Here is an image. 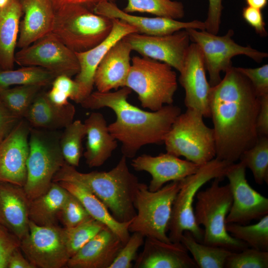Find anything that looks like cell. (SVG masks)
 <instances>
[{"instance_id": "1", "label": "cell", "mask_w": 268, "mask_h": 268, "mask_svg": "<svg viewBox=\"0 0 268 268\" xmlns=\"http://www.w3.org/2000/svg\"><path fill=\"white\" fill-rule=\"evenodd\" d=\"M211 87L210 118L213 125L216 158L235 163L259 137L256 121L260 107L248 79L234 67Z\"/></svg>"}, {"instance_id": "2", "label": "cell", "mask_w": 268, "mask_h": 268, "mask_svg": "<svg viewBox=\"0 0 268 268\" xmlns=\"http://www.w3.org/2000/svg\"><path fill=\"white\" fill-rule=\"evenodd\" d=\"M132 90L127 87L114 91L92 92L81 103L92 110L107 107L115 114L116 120L109 131L121 143V152L127 158H134L143 146L164 143L165 136L181 110L173 104L155 111H145L131 104L128 98Z\"/></svg>"}, {"instance_id": "3", "label": "cell", "mask_w": 268, "mask_h": 268, "mask_svg": "<svg viewBox=\"0 0 268 268\" xmlns=\"http://www.w3.org/2000/svg\"><path fill=\"white\" fill-rule=\"evenodd\" d=\"M76 183L90 192L121 222L131 220L136 215L135 195L141 182L129 170L127 158L122 155L117 164L108 171L82 173L66 162L56 174L53 182Z\"/></svg>"}, {"instance_id": "4", "label": "cell", "mask_w": 268, "mask_h": 268, "mask_svg": "<svg viewBox=\"0 0 268 268\" xmlns=\"http://www.w3.org/2000/svg\"><path fill=\"white\" fill-rule=\"evenodd\" d=\"M223 179L214 178L210 187L197 193L195 219L198 225L204 227L202 243L238 252L249 247L226 230L225 219L232 203V195L228 184L220 185Z\"/></svg>"}, {"instance_id": "5", "label": "cell", "mask_w": 268, "mask_h": 268, "mask_svg": "<svg viewBox=\"0 0 268 268\" xmlns=\"http://www.w3.org/2000/svg\"><path fill=\"white\" fill-rule=\"evenodd\" d=\"M113 19L77 4L55 11L52 33L74 53L87 51L102 42L113 27Z\"/></svg>"}, {"instance_id": "6", "label": "cell", "mask_w": 268, "mask_h": 268, "mask_svg": "<svg viewBox=\"0 0 268 268\" xmlns=\"http://www.w3.org/2000/svg\"><path fill=\"white\" fill-rule=\"evenodd\" d=\"M125 86L137 94L143 108L155 111L173 104L178 88L177 74L165 63L134 56L132 58Z\"/></svg>"}, {"instance_id": "7", "label": "cell", "mask_w": 268, "mask_h": 268, "mask_svg": "<svg viewBox=\"0 0 268 268\" xmlns=\"http://www.w3.org/2000/svg\"><path fill=\"white\" fill-rule=\"evenodd\" d=\"M233 163L216 158L201 165L198 170L182 180L180 189L174 201L168 225V237L173 243L180 242L185 231H189L196 240L202 243L203 229L196 222L194 202L201 187L214 178H224Z\"/></svg>"}, {"instance_id": "8", "label": "cell", "mask_w": 268, "mask_h": 268, "mask_svg": "<svg viewBox=\"0 0 268 268\" xmlns=\"http://www.w3.org/2000/svg\"><path fill=\"white\" fill-rule=\"evenodd\" d=\"M198 111L187 108L173 122L164 140L166 152L200 166L215 157L213 128L204 123Z\"/></svg>"}, {"instance_id": "9", "label": "cell", "mask_w": 268, "mask_h": 268, "mask_svg": "<svg viewBox=\"0 0 268 268\" xmlns=\"http://www.w3.org/2000/svg\"><path fill=\"white\" fill-rule=\"evenodd\" d=\"M181 181H172L156 191H150L147 185L141 183L134 201L136 213L129 226V232L171 242L167 233L173 203Z\"/></svg>"}, {"instance_id": "10", "label": "cell", "mask_w": 268, "mask_h": 268, "mask_svg": "<svg viewBox=\"0 0 268 268\" xmlns=\"http://www.w3.org/2000/svg\"><path fill=\"white\" fill-rule=\"evenodd\" d=\"M59 139L60 136L52 132L31 128L27 177L23 187L30 201L48 190L54 177L66 163Z\"/></svg>"}, {"instance_id": "11", "label": "cell", "mask_w": 268, "mask_h": 268, "mask_svg": "<svg viewBox=\"0 0 268 268\" xmlns=\"http://www.w3.org/2000/svg\"><path fill=\"white\" fill-rule=\"evenodd\" d=\"M190 40L200 48L204 61L206 70L209 75L211 87L218 84L222 78L221 72H225L232 67V59L238 55H244L260 63L268 58V53L261 52L250 46H244L236 43L232 38L234 31L229 29L223 36L194 28L186 29Z\"/></svg>"}, {"instance_id": "12", "label": "cell", "mask_w": 268, "mask_h": 268, "mask_svg": "<svg viewBox=\"0 0 268 268\" xmlns=\"http://www.w3.org/2000/svg\"><path fill=\"white\" fill-rule=\"evenodd\" d=\"M20 249L35 268H61L70 258L65 228L39 226L31 221L29 233L20 241Z\"/></svg>"}, {"instance_id": "13", "label": "cell", "mask_w": 268, "mask_h": 268, "mask_svg": "<svg viewBox=\"0 0 268 268\" xmlns=\"http://www.w3.org/2000/svg\"><path fill=\"white\" fill-rule=\"evenodd\" d=\"M15 63L23 67H42L56 76L65 75L71 77L79 70L75 53L52 32L16 52Z\"/></svg>"}, {"instance_id": "14", "label": "cell", "mask_w": 268, "mask_h": 268, "mask_svg": "<svg viewBox=\"0 0 268 268\" xmlns=\"http://www.w3.org/2000/svg\"><path fill=\"white\" fill-rule=\"evenodd\" d=\"M245 166L233 163L228 168V178L232 203L225 219L226 224H246L268 214V199L254 190L248 183Z\"/></svg>"}, {"instance_id": "15", "label": "cell", "mask_w": 268, "mask_h": 268, "mask_svg": "<svg viewBox=\"0 0 268 268\" xmlns=\"http://www.w3.org/2000/svg\"><path fill=\"white\" fill-rule=\"evenodd\" d=\"M123 38L130 44L132 51L142 57L165 63L179 72L183 67L191 41L186 29L160 36L132 33Z\"/></svg>"}, {"instance_id": "16", "label": "cell", "mask_w": 268, "mask_h": 268, "mask_svg": "<svg viewBox=\"0 0 268 268\" xmlns=\"http://www.w3.org/2000/svg\"><path fill=\"white\" fill-rule=\"evenodd\" d=\"M31 128L25 119L20 120L0 143V182L24 187Z\"/></svg>"}, {"instance_id": "17", "label": "cell", "mask_w": 268, "mask_h": 268, "mask_svg": "<svg viewBox=\"0 0 268 268\" xmlns=\"http://www.w3.org/2000/svg\"><path fill=\"white\" fill-rule=\"evenodd\" d=\"M202 53L195 43L190 44L179 81L184 89V103L187 108L200 112L205 118H210V93L211 86L206 76Z\"/></svg>"}, {"instance_id": "18", "label": "cell", "mask_w": 268, "mask_h": 268, "mask_svg": "<svg viewBox=\"0 0 268 268\" xmlns=\"http://www.w3.org/2000/svg\"><path fill=\"white\" fill-rule=\"evenodd\" d=\"M113 22L111 32L102 42L87 51L75 53L79 66L74 79L78 87L76 103L80 104L92 92L96 69L107 52L125 36L136 33L134 27L122 20L113 19Z\"/></svg>"}, {"instance_id": "19", "label": "cell", "mask_w": 268, "mask_h": 268, "mask_svg": "<svg viewBox=\"0 0 268 268\" xmlns=\"http://www.w3.org/2000/svg\"><path fill=\"white\" fill-rule=\"evenodd\" d=\"M93 10L97 14L122 20L134 27L136 33L146 35H165L188 28L205 30L204 21L194 20L184 22L163 17L134 15L125 12L111 0L99 2Z\"/></svg>"}, {"instance_id": "20", "label": "cell", "mask_w": 268, "mask_h": 268, "mask_svg": "<svg viewBox=\"0 0 268 268\" xmlns=\"http://www.w3.org/2000/svg\"><path fill=\"white\" fill-rule=\"evenodd\" d=\"M131 165L137 171H145L151 176L148 186L156 191L169 182L181 180L195 173L201 166L168 152L157 156L142 154L133 158Z\"/></svg>"}, {"instance_id": "21", "label": "cell", "mask_w": 268, "mask_h": 268, "mask_svg": "<svg viewBox=\"0 0 268 268\" xmlns=\"http://www.w3.org/2000/svg\"><path fill=\"white\" fill-rule=\"evenodd\" d=\"M29 204L23 187L0 182V225L20 241L29 233Z\"/></svg>"}, {"instance_id": "22", "label": "cell", "mask_w": 268, "mask_h": 268, "mask_svg": "<svg viewBox=\"0 0 268 268\" xmlns=\"http://www.w3.org/2000/svg\"><path fill=\"white\" fill-rule=\"evenodd\" d=\"M130 44L123 38L105 54L98 66L94 78L97 91L107 92L125 87L131 67Z\"/></svg>"}, {"instance_id": "23", "label": "cell", "mask_w": 268, "mask_h": 268, "mask_svg": "<svg viewBox=\"0 0 268 268\" xmlns=\"http://www.w3.org/2000/svg\"><path fill=\"white\" fill-rule=\"evenodd\" d=\"M142 252L135 259V268H196L198 266L181 242L167 243L145 237Z\"/></svg>"}, {"instance_id": "24", "label": "cell", "mask_w": 268, "mask_h": 268, "mask_svg": "<svg viewBox=\"0 0 268 268\" xmlns=\"http://www.w3.org/2000/svg\"><path fill=\"white\" fill-rule=\"evenodd\" d=\"M124 244L106 227L71 256L67 266L69 268H109Z\"/></svg>"}, {"instance_id": "25", "label": "cell", "mask_w": 268, "mask_h": 268, "mask_svg": "<svg viewBox=\"0 0 268 268\" xmlns=\"http://www.w3.org/2000/svg\"><path fill=\"white\" fill-rule=\"evenodd\" d=\"M20 1L23 17L20 22L17 46L22 49L52 32L55 10L50 0Z\"/></svg>"}, {"instance_id": "26", "label": "cell", "mask_w": 268, "mask_h": 268, "mask_svg": "<svg viewBox=\"0 0 268 268\" xmlns=\"http://www.w3.org/2000/svg\"><path fill=\"white\" fill-rule=\"evenodd\" d=\"M86 150L84 156L90 167L102 166L111 156L118 146L117 140L110 134L103 115L92 112L84 121Z\"/></svg>"}, {"instance_id": "27", "label": "cell", "mask_w": 268, "mask_h": 268, "mask_svg": "<svg viewBox=\"0 0 268 268\" xmlns=\"http://www.w3.org/2000/svg\"><path fill=\"white\" fill-rule=\"evenodd\" d=\"M75 114V108L71 103L55 105L49 100L47 93L40 91L24 119L31 128L56 130L65 128L73 121Z\"/></svg>"}, {"instance_id": "28", "label": "cell", "mask_w": 268, "mask_h": 268, "mask_svg": "<svg viewBox=\"0 0 268 268\" xmlns=\"http://www.w3.org/2000/svg\"><path fill=\"white\" fill-rule=\"evenodd\" d=\"M58 183L80 201L92 218L108 227L124 244L127 242L130 236L129 226L133 219L127 222H119L98 198L82 186L69 181Z\"/></svg>"}, {"instance_id": "29", "label": "cell", "mask_w": 268, "mask_h": 268, "mask_svg": "<svg viewBox=\"0 0 268 268\" xmlns=\"http://www.w3.org/2000/svg\"><path fill=\"white\" fill-rule=\"evenodd\" d=\"M22 14L19 0H10L4 7L0 8V69L13 68Z\"/></svg>"}, {"instance_id": "30", "label": "cell", "mask_w": 268, "mask_h": 268, "mask_svg": "<svg viewBox=\"0 0 268 268\" xmlns=\"http://www.w3.org/2000/svg\"><path fill=\"white\" fill-rule=\"evenodd\" d=\"M69 192L53 182L44 194L30 201L29 220L39 226L57 225L60 212Z\"/></svg>"}, {"instance_id": "31", "label": "cell", "mask_w": 268, "mask_h": 268, "mask_svg": "<svg viewBox=\"0 0 268 268\" xmlns=\"http://www.w3.org/2000/svg\"><path fill=\"white\" fill-rule=\"evenodd\" d=\"M180 242L191 254L200 268H223L232 252L226 248L197 241L189 231H185Z\"/></svg>"}, {"instance_id": "32", "label": "cell", "mask_w": 268, "mask_h": 268, "mask_svg": "<svg viewBox=\"0 0 268 268\" xmlns=\"http://www.w3.org/2000/svg\"><path fill=\"white\" fill-rule=\"evenodd\" d=\"M56 76L41 67H23L17 69H0V90L13 85H36L42 87L52 84Z\"/></svg>"}, {"instance_id": "33", "label": "cell", "mask_w": 268, "mask_h": 268, "mask_svg": "<svg viewBox=\"0 0 268 268\" xmlns=\"http://www.w3.org/2000/svg\"><path fill=\"white\" fill-rule=\"evenodd\" d=\"M227 231L233 237L257 250L268 251V215L267 214L253 224L236 223L226 224Z\"/></svg>"}, {"instance_id": "34", "label": "cell", "mask_w": 268, "mask_h": 268, "mask_svg": "<svg viewBox=\"0 0 268 268\" xmlns=\"http://www.w3.org/2000/svg\"><path fill=\"white\" fill-rule=\"evenodd\" d=\"M42 87L36 85L9 87L0 90V100L13 115L20 120L24 119Z\"/></svg>"}, {"instance_id": "35", "label": "cell", "mask_w": 268, "mask_h": 268, "mask_svg": "<svg viewBox=\"0 0 268 268\" xmlns=\"http://www.w3.org/2000/svg\"><path fill=\"white\" fill-rule=\"evenodd\" d=\"M86 135L84 123L79 120L72 121L64 128L60 136L59 145L65 162L76 167L78 166L82 153V140Z\"/></svg>"}, {"instance_id": "36", "label": "cell", "mask_w": 268, "mask_h": 268, "mask_svg": "<svg viewBox=\"0 0 268 268\" xmlns=\"http://www.w3.org/2000/svg\"><path fill=\"white\" fill-rule=\"evenodd\" d=\"M127 4L123 9L129 13L143 12L156 16L178 20L185 15L182 2L172 0H127Z\"/></svg>"}, {"instance_id": "37", "label": "cell", "mask_w": 268, "mask_h": 268, "mask_svg": "<svg viewBox=\"0 0 268 268\" xmlns=\"http://www.w3.org/2000/svg\"><path fill=\"white\" fill-rule=\"evenodd\" d=\"M240 162L250 169L256 183L268 182V136H259L255 144L241 154Z\"/></svg>"}, {"instance_id": "38", "label": "cell", "mask_w": 268, "mask_h": 268, "mask_svg": "<svg viewBox=\"0 0 268 268\" xmlns=\"http://www.w3.org/2000/svg\"><path fill=\"white\" fill-rule=\"evenodd\" d=\"M106 227L104 224L91 218L74 227H64L70 258Z\"/></svg>"}, {"instance_id": "39", "label": "cell", "mask_w": 268, "mask_h": 268, "mask_svg": "<svg viewBox=\"0 0 268 268\" xmlns=\"http://www.w3.org/2000/svg\"><path fill=\"white\" fill-rule=\"evenodd\" d=\"M226 268H268V251L249 247L232 252L227 259Z\"/></svg>"}, {"instance_id": "40", "label": "cell", "mask_w": 268, "mask_h": 268, "mask_svg": "<svg viewBox=\"0 0 268 268\" xmlns=\"http://www.w3.org/2000/svg\"><path fill=\"white\" fill-rule=\"evenodd\" d=\"M91 218L80 201L69 193L59 217L65 228L74 227Z\"/></svg>"}, {"instance_id": "41", "label": "cell", "mask_w": 268, "mask_h": 268, "mask_svg": "<svg viewBox=\"0 0 268 268\" xmlns=\"http://www.w3.org/2000/svg\"><path fill=\"white\" fill-rule=\"evenodd\" d=\"M123 245L109 268H131L136 258L138 249L143 244L145 237L138 232H133Z\"/></svg>"}, {"instance_id": "42", "label": "cell", "mask_w": 268, "mask_h": 268, "mask_svg": "<svg viewBox=\"0 0 268 268\" xmlns=\"http://www.w3.org/2000/svg\"><path fill=\"white\" fill-rule=\"evenodd\" d=\"M235 68L248 79L258 97L268 94V64L256 68Z\"/></svg>"}, {"instance_id": "43", "label": "cell", "mask_w": 268, "mask_h": 268, "mask_svg": "<svg viewBox=\"0 0 268 268\" xmlns=\"http://www.w3.org/2000/svg\"><path fill=\"white\" fill-rule=\"evenodd\" d=\"M244 20L262 37L268 35L266 23L262 10L248 5L244 7L242 11Z\"/></svg>"}, {"instance_id": "44", "label": "cell", "mask_w": 268, "mask_h": 268, "mask_svg": "<svg viewBox=\"0 0 268 268\" xmlns=\"http://www.w3.org/2000/svg\"><path fill=\"white\" fill-rule=\"evenodd\" d=\"M209 5L207 17L204 21L205 30L214 34H218L222 10V0H208Z\"/></svg>"}, {"instance_id": "45", "label": "cell", "mask_w": 268, "mask_h": 268, "mask_svg": "<svg viewBox=\"0 0 268 268\" xmlns=\"http://www.w3.org/2000/svg\"><path fill=\"white\" fill-rule=\"evenodd\" d=\"M20 244V241L8 231L0 238V268H7L10 255Z\"/></svg>"}, {"instance_id": "46", "label": "cell", "mask_w": 268, "mask_h": 268, "mask_svg": "<svg viewBox=\"0 0 268 268\" xmlns=\"http://www.w3.org/2000/svg\"><path fill=\"white\" fill-rule=\"evenodd\" d=\"M52 87L66 95L68 99L75 101L78 87L74 80L65 75L57 76L52 83Z\"/></svg>"}, {"instance_id": "47", "label": "cell", "mask_w": 268, "mask_h": 268, "mask_svg": "<svg viewBox=\"0 0 268 268\" xmlns=\"http://www.w3.org/2000/svg\"><path fill=\"white\" fill-rule=\"evenodd\" d=\"M260 107L257 116L256 129L259 136H268V94L260 97Z\"/></svg>"}, {"instance_id": "48", "label": "cell", "mask_w": 268, "mask_h": 268, "mask_svg": "<svg viewBox=\"0 0 268 268\" xmlns=\"http://www.w3.org/2000/svg\"><path fill=\"white\" fill-rule=\"evenodd\" d=\"M20 250L19 247L12 252L8 259L7 268H35Z\"/></svg>"}, {"instance_id": "49", "label": "cell", "mask_w": 268, "mask_h": 268, "mask_svg": "<svg viewBox=\"0 0 268 268\" xmlns=\"http://www.w3.org/2000/svg\"><path fill=\"white\" fill-rule=\"evenodd\" d=\"M19 120L8 110L0 100V129L10 131Z\"/></svg>"}, {"instance_id": "50", "label": "cell", "mask_w": 268, "mask_h": 268, "mask_svg": "<svg viewBox=\"0 0 268 268\" xmlns=\"http://www.w3.org/2000/svg\"><path fill=\"white\" fill-rule=\"evenodd\" d=\"M108 0H50L55 11L64 5L70 4H80L93 9L99 2Z\"/></svg>"}, {"instance_id": "51", "label": "cell", "mask_w": 268, "mask_h": 268, "mask_svg": "<svg viewBox=\"0 0 268 268\" xmlns=\"http://www.w3.org/2000/svg\"><path fill=\"white\" fill-rule=\"evenodd\" d=\"M247 5L260 10L264 9L267 5L268 0H245Z\"/></svg>"}, {"instance_id": "52", "label": "cell", "mask_w": 268, "mask_h": 268, "mask_svg": "<svg viewBox=\"0 0 268 268\" xmlns=\"http://www.w3.org/2000/svg\"><path fill=\"white\" fill-rule=\"evenodd\" d=\"M10 131L0 129V143H1L3 139L4 138V137Z\"/></svg>"}, {"instance_id": "53", "label": "cell", "mask_w": 268, "mask_h": 268, "mask_svg": "<svg viewBox=\"0 0 268 268\" xmlns=\"http://www.w3.org/2000/svg\"><path fill=\"white\" fill-rule=\"evenodd\" d=\"M9 1L10 0H0V8L4 7Z\"/></svg>"}, {"instance_id": "54", "label": "cell", "mask_w": 268, "mask_h": 268, "mask_svg": "<svg viewBox=\"0 0 268 268\" xmlns=\"http://www.w3.org/2000/svg\"><path fill=\"white\" fill-rule=\"evenodd\" d=\"M7 231V230L0 225V238Z\"/></svg>"}]
</instances>
